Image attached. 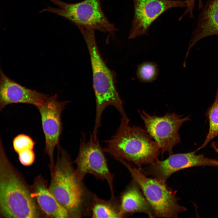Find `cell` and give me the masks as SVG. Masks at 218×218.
Returning a JSON list of instances; mask_svg holds the SVG:
<instances>
[{"label": "cell", "instance_id": "cell-10", "mask_svg": "<svg viewBox=\"0 0 218 218\" xmlns=\"http://www.w3.org/2000/svg\"><path fill=\"white\" fill-rule=\"evenodd\" d=\"M197 150L185 153L171 154L164 160H158L140 170L146 176H150L164 183L174 173L190 167L218 166V160L197 155Z\"/></svg>", "mask_w": 218, "mask_h": 218}, {"label": "cell", "instance_id": "cell-6", "mask_svg": "<svg viewBox=\"0 0 218 218\" xmlns=\"http://www.w3.org/2000/svg\"><path fill=\"white\" fill-rule=\"evenodd\" d=\"M60 8L50 6L39 12L53 13L70 21L78 28L83 27L107 33L113 37L117 30L114 25L108 20L101 5V0H84L68 3L60 0H51Z\"/></svg>", "mask_w": 218, "mask_h": 218}, {"label": "cell", "instance_id": "cell-11", "mask_svg": "<svg viewBox=\"0 0 218 218\" xmlns=\"http://www.w3.org/2000/svg\"><path fill=\"white\" fill-rule=\"evenodd\" d=\"M134 14L129 39L147 34L151 24L164 12L173 7H186L182 0H133Z\"/></svg>", "mask_w": 218, "mask_h": 218}, {"label": "cell", "instance_id": "cell-8", "mask_svg": "<svg viewBox=\"0 0 218 218\" xmlns=\"http://www.w3.org/2000/svg\"><path fill=\"white\" fill-rule=\"evenodd\" d=\"M138 112L146 130L159 146L162 155L165 153L172 154L174 146L180 142L179 129L190 120L189 117H183L174 112L162 116L150 115L144 110Z\"/></svg>", "mask_w": 218, "mask_h": 218}, {"label": "cell", "instance_id": "cell-7", "mask_svg": "<svg viewBox=\"0 0 218 218\" xmlns=\"http://www.w3.org/2000/svg\"><path fill=\"white\" fill-rule=\"evenodd\" d=\"M105 152L98 138L95 139L92 134L90 139L86 140L84 136L80 141L78 153L74 161L76 165V173L81 180L88 174L97 179L106 180L112 197L115 196L114 176L109 169Z\"/></svg>", "mask_w": 218, "mask_h": 218}, {"label": "cell", "instance_id": "cell-5", "mask_svg": "<svg viewBox=\"0 0 218 218\" xmlns=\"http://www.w3.org/2000/svg\"><path fill=\"white\" fill-rule=\"evenodd\" d=\"M128 170L138 184L152 208L155 217L176 218L179 214L187 210L180 205L176 191L154 178L147 177L138 168L123 160H118Z\"/></svg>", "mask_w": 218, "mask_h": 218}, {"label": "cell", "instance_id": "cell-14", "mask_svg": "<svg viewBox=\"0 0 218 218\" xmlns=\"http://www.w3.org/2000/svg\"><path fill=\"white\" fill-rule=\"evenodd\" d=\"M140 187L133 180L119 198L120 209L124 217L136 213H144L150 218L155 217L154 211Z\"/></svg>", "mask_w": 218, "mask_h": 218}, {"label": "cell", "instance_id": "cell-15", "mask_svg": "<svg viewBox=\"0 0 218 218\" xmlns=\"http://www.w3.org/2000/svg\"><path fill=\"white\" fill-rule=\"evenodd\" d=\"M188 49L202 39L218 35V0H207L198 17Z\"/></svg>", "mask_w": 218, "mask_h": 218}, {"label": "cell", "instance_id": "cell-2", "mask_svg": "<svg viewBox=\"0 0 218 218\" xmlns=\"http://www.w3.org/2000/svg\"><path fill=\"white\" fill-rule=\"evenodd\" d=\"M32 190L10 162L0 143V216L5 218H38Z\"/></svg>", "mask_w": 218, "mask_h": 218}, {"label": "cell", "instance_id": "cell-13", "mask_svg": "<svg viewBox=\"0 0 218 218\" xmlns=\"http://www.w3.org/2000/svg\"><path fill=\"white\" fill-rule=\"evenodd\" d=\"M31 195L46 215L52 218H71L68 212L58 201L41 177L36 178L32 187Z\"/></svg>", "mask_w": 218, "mask_h": 218}, {"label": "cell", "instance_id": "cell-22", "mask_svg": "<svg viewBox=\"0 0 218 218\" xmlns=\"http://www.w3.org/2000/svg\"><path fill=\"white\" fill-rule=\"evenodd\" d=\"M211 145L218 155V148L216 147L215 143L214 142H213Z\"/></svg>", "mask_w": 218, "mask_h": 218}, {"label": "cell", "instance_id": "cell-1", "mask_svg": "<svg viewBox=\"0 0 218 218\" xmlns=\"http://www.w3.org/2000/svg\"><path fill=\"white\" fill-rule=\"evenodd\" d=\"M57 147V159L50 169L49 189L71 218L91 216L95 194L78 178L68 153L59 145Z\"/></svg>", "mask_w": 218, "mask_h": 218}, {"label": "cell", "instance_id": "cell-18", "mask_svg": "<svg viewBox=\"0 0 218 218\" xmlns=\"http://www.w3.org/2000/svg\"><path fill=\"white\" fill-rule=\"evenodd\" d=\"M159 73L157 65L155 63L146 61L138 65L136 71L137 76L142 82L150 83L157 78Z\"/></svg>", "mask_w": 218, "mask_h": 218}, {"label": "cell", "instance_id": "cell-20", "mask_svg": "<svg viewBox=\"0 0 218 218\" xmlns=\"http://www.w3.org/2000/svg\"><path fill=\"white\" fill-rule=\"evenodd\" d=\"M18 154L20 162L24 166H30L35 161V154L33 149L26 150L20 152Z\"/></svg>", "mask_w": 218, "mask_h": 218}, {"label": "cell", "instance_id": "cell-4", "mask_svg": "<svg viewBox=\"0 0 218 218\" xmlns=\"http://www.w3.org/2000/svg\"><path fill=\"white\" fill-rule=\"evenodd\" d=\"M81 32L85 40L91 64L93 88L96 101V113L94 131H98L101 126V115L107 106L114 107L122 118L129 123L123 101L114 85L112 74L101 58L96 43L94 30L83 29Z\"/></svg>", "mask_w": 218, "mask_h": 218}, {"label": "cell", "instance_id": "cell-12", "mask_svg": "<svg viewBox=\"0 0 218 218\" xmlns=\"http://www.w3.org/2000/svg\"><path fill=\"white\" fill-rule=\"evenodd\" d=\"M49 96L21 85L7 77L0 69V110L12 104L33 105L37 107Z\"/></svg>", "mask_w": 218, "mask_h": 218}, {"label": "cell", "instance_id": "cell-3", "mask_svg": "<svg viewBox=\"0 0 218 218\" xmlns=\"http://www.w3.org/2000/svg\"><path fill=\"white\" fill-rule=\"evenodd\" d=\"M105 152L116 160L131 162L140 170L158 160L160 150L147 131L140 126H130L121 118L119 126L106 141Z\"/></svg>", "mask_w": 218, "mask_h": 218}, {"label": "cell", "instance_id": "cell-9", "mask_svg": "<svg viewBox=\"0 0 218 218\" xmlns=\"http://www.w3.org/2000/svg\"><path fill=\"white\" fill-rule=\"evenodd\" d=\"M57 94L48 96L45 101L37 107L41 117L42 127L45 139V151L50 161V168L54 164V151L59 145L62 130L61 115L69 101H59Z\"/></svg>", "mask_w": 218, "mask_h": 218}, {"label": "cell", "instance_id": "cell-21", "mask_svg": "<svg viewBox=\"0 0 218 218\" xmlns=\"http://www.w3.org/2000/svg\"><path fill=\"white\" fill-rule=\"evenodd\" d=\"M195 0H186L187 6L186 9L182 16L189 14L190 17L191 18H193V10L195 7ZM198 7L199 9L203 7L202 0H198Z\"/></svg>", "mask_w": 218, "mask_h": 218}, {"label": "cell", "instance_id": "cell-16", "mask_svg": "<svg viewBox=\"0 0 218 218\" xmlns=\"http://www.w3.org/2000/svg\"><path fill=\"white\" fill-rule=\"evenodd\" d=\"M92 218H122L120 199L115 196L106 200L95 194L91 209Z\"/></svg>", "mask_w": 218, "mask_h": 218}, {"label": "cell", "instance_id": "cell-17", "mask_svg": "<svg viewBox=\"0 0 218 218\" xmlns=\"http://www.w3.org/2000/svg\"><path fill=\"white\" fill-rule=\"evenodd\" d=\"M206 114L209 122V131L203 144L197 150V151L204 148L211 140L218 136V89L215 100Z\"/></svg>", "mask_w": 218, "mask_h": 218}, {"label": "cell", "instance_id": "cell-19", "mask_svg": "<svg viewBox=\"0 0 218 218\" xmlns=\"http://www.w3.org/2000/svg\"><path fill=\"white\" fill-rule=\"evenodd\" d=\"M35 144V142L31 137L24 134L17 135L13 140V147L17 154L26 150L33 149Z\"/></svg>", "mask_w": 218, "mask_h": 218}]
</instances>
